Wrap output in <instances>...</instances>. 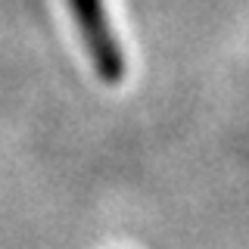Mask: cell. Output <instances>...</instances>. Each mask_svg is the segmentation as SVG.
<instances>
[{"mask_svg": "<svg viewBox=\"0 0 249 249\" xmlns=\"http://www.w3.org/2000/svg\"><path fill=\"white\" fill-rule=\"evenodd\" d=\"M69 10L75 16L78 35L84 41V50L97 69L100 81L106 84H122L128 75V59H124L122 41L112 28L109 10L103 0H66Z\"/></svg>", "mask_w": 249, "mask_h": 249, "instance_id": "obj_1", "label": "cell"}]
</instances>
